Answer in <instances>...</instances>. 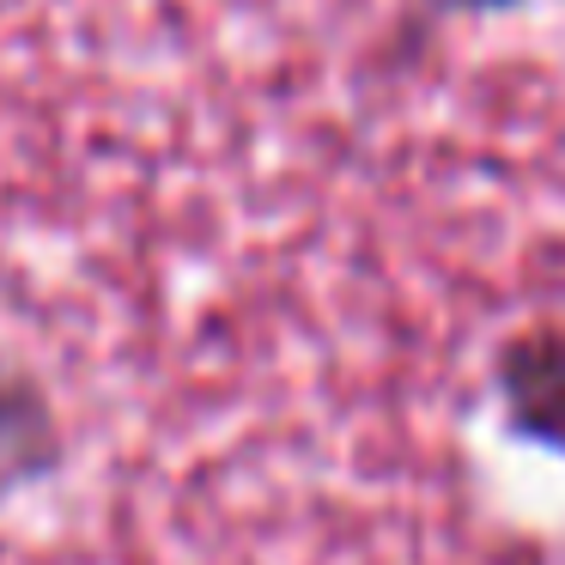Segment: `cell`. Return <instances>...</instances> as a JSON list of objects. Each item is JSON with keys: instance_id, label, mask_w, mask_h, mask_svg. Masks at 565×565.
<instances>
[{"instance_id": "obj_1", "label": "cell", "mask_w": 565, "mask_h": 565, "mask_svg": "<svg viewBox=\"0 0 565 565\" xmlns=\"http://www.w3.org/2000/svg\"><path fill=\"white\" fill-rule=\"evenodd\" d=\"M504 407L523 438L565 456V341H523L504 359Z\"/></svg>"}]
</instances>
